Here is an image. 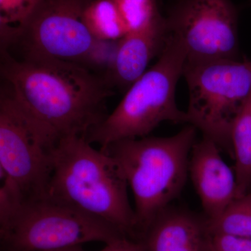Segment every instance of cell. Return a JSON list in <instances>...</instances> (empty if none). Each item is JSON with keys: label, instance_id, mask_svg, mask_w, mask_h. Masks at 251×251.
Returning a JSON list of instances; mask_svg holds the SVG:
<instances>
[{"label": "cell", "instance_id": "obj_1", "mask_svg": "<svg viewBox=\"0 0 251 251\" xmlns=\"http://www.w3.org/2000/svg\"><path fill=\"white\" fill-rule=\"evenodd\" d=\"M1 52L3 83L28 115L58 139L85 136L108 113L114 87L80 64Z\"/></svg>", "mask_w": 251, "mask_h": 251}, {"label": "cell", "instance_id": "obj_2", "mask_svg": "<svg viewBox=\"0 0 251 251\" xmlns=\"http://www.w3.org/2000/svg\"><path fill=\"white\" fill-rule=\"evenodd\" d=\"M128 182L115 158L85 136L62 138L52 153L49 197L106 221L130 239L138 237Z\"/></svg>", "mask_w": 251, "mask_h": 251}, {"label": "cell", "instance_id": "obj_3", "mask_svg": "<svg viewBox=\"0 0 251 251\" xmlns=\"http://www.w3.org/2000/svg\"><path fill=\"white\" fill-rule=\"evenodd\" d=\"M197 130L188 125L173 136L118 140L100 149L120 165L133 192L137 240L182 191Z\"/></svg>", "mask_w": 251, "mask_h": 251}, {"label": "cell", "instance_id": "obj_4", "mask_svg": "<svg viewBox=\"0 0 251 251\" xmlns=\"http://www.w3.org/2000/svg\"><path fill=\"white\" fill-rule=\"evenodd\" d=\"M186 60L184 46L168 33L158 62L133 82L112 113L87 132V141L103 149L118 140L147 137L163 122L188 125L187 112L175 101Z\"/></svg>", "mask_w": 251, "mask_h": 251}, {"label": "cell", "instance_id": "obj_5", "mask_svg": "<svg viewBox=\"0 0 251 251\" xmlns=\"http://www.w3.org/2000/svg\"><path fill=\"white\" fill-rule=\"evenodd\" d=\"M125 237L106 221L48 196L25 200L16 215L0 225L1 251H54Z\"/></svg>", "mask_w": 251, "mask_h": 251}, {"label": "cell", "instance_id": "obj_6", "mask_svg": "<svg viewBox=\"0 0 251 251\" xmlns=\"http://www.w3.org/2000/svg\"><path fill=\"white\" fill-rule=\"evenodd\" d=\"M189 124L232 156L234 119L251 93V59L185 62Z\"/></svg>", "mask_w": 251, "mask_h": 251}, {"label": "cell", "instance_id": "obj_7", "mask_svg": "<svg viewBox=\"0 0 251 251\" xmlns=\"http://www.w3.org/2000/svg\"><path fill=\"white\" fill-rule=\"evenodd\" d=\"M88 1L41 0L25 24L0 42L1 50L16 57L59 59L87 67L98 41L84 22Z\"/></svg>", "mask_w": 251, "mask_h": 251}, {"label": "cell", "instance_id": "obj_8", "mask_svg": "<svg viewBox=\"0 0 251 251\" xmlns=\"http://www.w3.org/2000/svg\"><path fill=\"white\" fill-rule=\"evenodd\" d=\"M60 140L31 118L11 90L0 94V168L14 179L25 200L47 195L52 153Z\"/></svg>", "mask_w": 251, "mask_h": 251}, {"label": "cell", "instance_id": "obj_9", "mask_svg": "<svg viewBox=\"0 0 251 251\" xmlns=\"http://www.w3.org/2000/svg\"><path fill=\"white\" fill-rule=\"evenodd\" d=\"M237 8L231 0H173L168 33L184 46L188 62L239 59Z\"/></svg>", "mask_w": 251, "mask_h": 251}, {"label": "cell", "instance_id": "obj_10", "mask_svg": "<svg viewBox=\"0 0 251 251\" xmlns=\"http://www.w3.org/2000/svg\"><path fill=\"white\" fill-rule=\"evenodd\" d=\"M221 151L214 141L203 136L196 140L190 154L188 173L209 221L217 219L238 198L235 173Z\"/></svg>", "mask_w": 251, "mask_h": 251}, {"label": "cell", "instance_id": "obj_11", "mask_svg": "<svg viewBox=\"0 0 251 251\" xmlns=\"http://www.w3.org/2000/svg\"><path fill=\"white\" fill-rule=\"evenodd\" d=\"M137 241L145 251H211L212 233L205 216L170 205Z\"/></svg>", "mask_w": 251, "mask_h": 251}, {"label": "cell", "instance_id": "obj_12", "mask_svg": "<svg viewBox=\"0 0 251 251\" xmlns=\"http://www.w3.org/2000/svg\"><path fill=\"white\" fill-rule=\"evenodd\" d=\"M168 36L166 16L161 14L120 39L115 62L106 76L114 89L129 88L145 72L150 61L161 54Z\"/></svg>", "mask_w": 251, "mask_h": 251}, {"label": "cell", "instance_id": "obj_13", "mask_svg": "<svg viewBox=\"0 0 251 251\" xmlns=\"http://www.w3.org/2000/svg\"><path fill=\"white\" fill-rule=\"evenodd\" d=\"M230 139L239 198L251 191V93L234 119Z\"/></svg>", "mask_w": 251, "mask_h": 251}, {"label": "cell", "instance_id": "obj_14", "mask_svg": "<svg viewBox=\"0 0 251 251\" xmlns=\"http://www.w3.org/2000/svg\"><path fill=\"white\" fill-rule=\"evenodd\" d=\"M83 19L97 40L119 41L128 34L117 0H89Z\"/></svg>", "mask_w": 251, "mask_h": 251}, {"label": "cell", "instance_id": "obj_15", "mask_svg": "<svg viewBox=\"0 0 251 251\" xmlns=\"http://www.w3.org/2000/svg\"><path fill=\"white\" fill-rule=\"evenodd\" d=\"M208 222L212 234L251 238V191L234 200L217 219Z\"/></svg>", "mask_w": 251, "mask_h": 251}, {"label": "cell", "instance_id": "obj_16", "mask_svg": "<svg viewBox=\"0 0 251 251\" xmlns=\"http://www.w3.org/2000/svg\"><path fill=\"white\" fill-rule=\"evenodd\" d=\"M41 0H0V41L25 24Z\"/></svg>", "mask_w": 251, "mask_h": 251}, {"label": "cell", "instance_id": "obj_17", "mask_svg": "<svg viewBox=\"0 0 251 251\" xmlns=\"http://www.w3.org/2000/svg\"><path fill=\"white\" fill-rule=\"evenodd\" d=\"M0 181V225H3L16 215L25 198L17 183L1 168Z\"/></svg>", "mask_w": 251, "mask_h": 251}, {"label": "cell", "instance_id": "obj_18", "mask_svg": "<svg viewBox=\"0 0 251 251\" xmlns=\"http://www.w3.org/2000/svg\"><path fill=\"white\" fill-rule=\"evenodd\" d=\"M211 251H251V238L212 234Z\"/></svg>", "mask_w": 251, "mask_h": 251}, {"label": "cell", "instance_id": "obj_19", "mask_svg": "<svg viewBox=\"0 0 251 251\" xmlns=\"http://www.w3.org/2000/svg\"><path fill=\"white\" fill-rule=\"evenodd\" d=\"M100 251H145L143 246L138 241L125 237L116 242L105 244V247Z\"/></svg>", "mask_w": 251, "mask_h": 251}, {"label": "cell", "instance_id": "obj_20", "mask_svg": "<svg viewBox=\"0 0 251 251\" xmlns=\"http://www.w3.org/2000/svg\"><path fill=\"white\" fill-rule=\"evenodd\" d=\"M54 251H85L82 249V246H75V247H72L69 248H66V249H60V250Z\"/></svg>", "mask_w": 251, "mask_h": 251}]
</instances>
